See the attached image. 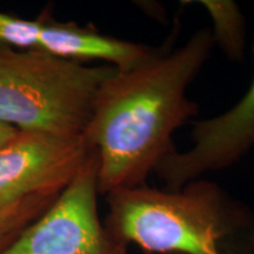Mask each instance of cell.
Returning a JSON list of instances; mask_svg holds the SVG:
<instances>
[{
    "mask_svg": "<svg viewBox=\"0 0 254 254\" xmlns=\"http://www.w3.org/2000/svg\"><path fill=\"white\" fill-rule=\"evenodd\" d=\"M213 49L211 30L201 28L178 49L160 47L147 62L117 69L105 81L84 134L98 157L100 194L145 185L177 150L174 133L199 113L187 88Z\"/></svg>",
    "mask_w": 254,
    "mask_h": 254,
    "instance_id": "6da1fadb",
    "label": "cell"
},
{
    "mask_svg": "<svg viewBox=\"0 0 254 254\" xmlns=\"http://www.w3.org/2000/svg\"><path fill=\"white\" fill-rule=\"evenodd\" d=\"M106 201L105 226L146 254H254V209L215 182L145 184L113 190Z\"/></svg>",
    "mask_w": 254,
    "mask_h": 254,
    "instance_id": "7a4b0ae2",
    "label": "cell"
},
{
    "mask_svg": "<svg viewBox=\"0 0 254 254\" xmlns=\"http://www.w3.org/2000/svg\"><path fill=\"white\" fill-rule=\"evenodd\" d=\"M117 69L0 45V122L18 131L84 136Z\"/></svg>",
    "mask_w": 254,
    "mask_h": 254,
    "instance_id": "3957f363",
    "label": "cell"
},
{
    "mask_svg": "<svg viewBox=\"0 0 254 254\" xmlns=\"http://www.w3.org/2000/svg\"><path fill=\"white\" fill-rule=\"evenodd\" d=\"M95 151L52 205L0 254H127L101 221Z\"/></svg>",
    "mask_w": 254,
    "mask_h": 254,
    "instance_id": "277c9868",
    "label": "cell"
},
{
    "mask_svg": "<svg viewBox=\"0 0 254 254\" xmlns=\"http://www.w3.org/2000/svg\"><path fill=\"white\" fill-rule=\"evenodd\" d=\"M93 152L84 136L18 131L0 147V209L31 195L60 193Z\"/></svg>",
    "mask_w": 254,
    "mask_h": 254,
    "instance_id": "5b68a950",
    "label": "cell"
},
{
    "mask_svg": "<svg viewBox=\"0 0 254 254\" xmlns=\"http://www.w3.org/2000/svg\"><path fill=\"white\" fill-rule=\"evenodd\" d=\"M190 125L192 146L171 152L154 171L166 190H178L206 173L225 170L254 147V75L249 90L231 109Z\"/></svg>",
    "mask_w": 254,
    "mask_h": 254,
    "instance_id": "8992f818",
    "label": "cell"
},
{
    "mask_svg": "<svg viewBox=\"0 0 254 254\" xmlns=\"http://www.w3.org/2000/svg\"><path fill=\"white\" fill-rule=\"evenodd\" d=\"M205 8L211 18L213 27L209 28L213 37L214 46L230 62L241 63L245 57L247 30L246 19L239 5L233 0H200L196 1Z\"/></svg>",
    "mask_w": 254,
    "mask_h": 254,
    "instance_id": "52a82bcc",
    "label": "cell"
},
{
    "mask_svg": "<svg viewBox=\"0 0 254 254\" xmlns=\"http://www.w3.org/2000/svg\"><path fill=\"white\" fill-rule=\"evenodd\" d=\"M60 193L31 195L0 209V252L8 246L27 225L43 214Z\"/></svg>",
    "mask_w": 254,
    "mask_h": 254,
    "instance_id": "ba28073f",
    "label": "cell"
},
{
    "mask_svg": "<svg viewBox=\"0 0 254 254\" xmlns=\"http://www.w3.org/2000/svg\"><path fill=\"white\" fill-rule=\"evenodd\" d=\"M18 133V129L7 125V124L0 122V147L12 139Z\"/></svg>",
    "mask_w": 254,
    "mask_h": 254,
    "instance_id": "9c48e42d",
    "label": "cell"
}]
</instances>
